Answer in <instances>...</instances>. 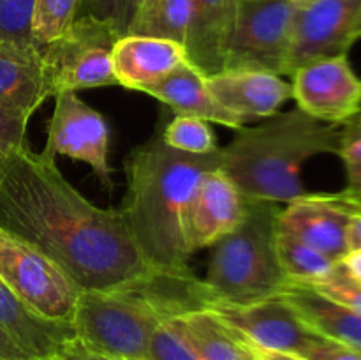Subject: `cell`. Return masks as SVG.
Masks as SVG:
<instances>
[{
  "label": "cell",
  "mask_w": 361,
  "mask_h": 360,
  "mask_svg": "<svg viewBox=\"0 0 361 360\" xmlns=\"http://www.w3.org/2000/svg\"><path fill=\"white\" fill-rule=\"evenodd\" d=\"M0 228L55 260L81 292L130 284L154 270L122 210L90 203L46 159L25 147L0 172Z\"/></svg>",
  "instance_id": "cell-1"
},
{
  "label": "cell",
  "mask_w": 361,
  "mask_h": 360,
  "mask_svg": "<svg viewBox=\"0 0 361 360\" xmlns=\"http://www.w3.org/2000/svg\"><path fill=\"white\" fill-rule=\"evenodd\" d=\"M164 126L126 159L127 198L120 208L145 260L157 270L187 272L185 214L201 176L221 168V147L194 155L166 145Z\"/></svg>",
  "instance_id": "cell-2"
},
{
  "label": "cell",
  "mask_w": 361,
  "mask_h": 360,
  "mask_svg": "<svg viewBox=\"0 0 361 360\" xmlns=\"http://www.w3.org/2000/svg\"><path fill=\"white\" fill-rule=\"evenodd\" d=\"M214 293L192 270H154L113 289L81 292L74 311L76 341L88 352L145 360L154 332L164 321L204 311Z\"/></svg>",
  "instance_id": "cell-3"
},
{
  "label": "cell",
  "mask_w": 361,
  "mask_h": 360,
  "mask_svg": "<svg viewBox=\"0 0 361 360\" xmlns=\"http://www.w3.org/2000/svg\"><path fill=\"white\" fill-rule=\"evenodd\" d=\"M238 133L221 148V169L250 200L291 203L307 196L300 169L319 154H338L342 124H328L300 108L275 113Z\"/></svg>",
  "instance_id": "cell-4"
},
{
  "label": "cell",
  "mask_w": 361,
  "mask_h": 360,
  "mask_svg": "<svg viewBox=\"0 0 361 360\" xmlns=\"http://www.w3.org/2000/svg\"><path fill=\"white\" fill-rule=\"evenodd\" d=\"M279 215L275 201L247 198L242 222L215 244L203 279L217 302H257L288 284L277 253Z\"/></svg>",
  "instance_id": "cell-5"
},
{
  "label": "cell",
  "mask_w": 361,
  "mask_h": 360,
  "mask_svg": "<svg viewBox=\"0 0 361 360\" xmlns=\"http://www.w3.org/2000/svg\"><path fill=\"white\" fill-rule=\"evenodd\" d=\"M296 0H236L222 71H267L288 76Z\"/></svg>",
  "instance_id": "cell-6"
},
{
  "label": "cell",
  "mask_w": 361,
  "mask_h": 360,
  "mask_svg": "<svg viewBox=\"0 0 361 360\" xmlns=\"http://www.w3.org/2000/svg\"><path fill=\"white\" fill-rule=\"evenodd\" d=\"M0 277L41 316L73 323L81 289L34 244L0 228Z\"/></svg>",
  "instance_id": "cell-7"
},
{
  "label": "cell",
  "mask_w": 361,
  "mask_h": 360,
  "mask_svg": "<svg viewBox=\"0 0 361 360\" xmlns=\"http://www.w3.org/2000/svg\"><path fill=\"white\" fill-rule=\"evenodd\" d=\"M122 34L102 21L78 16L69 30L39 48L46 80L53 95L116 83L113 73V46Z\"/></svg>",
  "instance_id": "cell-8"
},
{
  "label": "cell",
  "mask_w": 361,
  "mask_h": 360,
  "mask_svg": "<svg viewBox=\"0 0 361 360\" xmlns=\"http://www.w3.org/2000/svg\"><path fill=\"white\" fill-rule=\"evenodd\" d=\"M53 97L55 108L41 154L46 159L66 155L85 162L106 189H113V169L108 161L109 129L104 116L78 97L76 92H60Z\"/></svg>",
  "instance_id": "cell-9"
},
{
  "label": "cell",
  "mask_w": 361,
  "mask_h": 360,
  "mask_svg": "<svg viewBox=\"0 0 361 360\" xmlns=\"http://www.w3.org/2000/svg\"><path fill=\"white\" fill-rule=\"evenodd\" d=\"M360 37L361 0H298L288 76L312 60L348 55Z\"/></svg>",
  "instance_id": "cell-10"
},
{
  "label": "cell",
  "mask_w": 361,
  "mask_h": 360,
  "mask_svg": "<svg viewBox=\"0 0 361 360\" xmlns=\"http://www.w3.org/2000/svg\"><path fill=\"white\" fill-rule=\"evenodd\" d=\"M293 99L307 115L344 124L361 112V80L348 55L324 56L293 71Z\"/></svg>",
  "instance_id": "cell-11"
},
{
  "label": "cell",
  "mask_w": 361,
  "mask_h": 360,
  "mask_svg": "<svg viewBox=\"0 0 361 360\" xmlns=\"http://www.w3.org/2000/svg\"><path fill=\"white\" fill-rule=\"evenodd\" d=\"M208 309L236 337L256 348L302 355L316 337L281 295L250 304L214 302Z\"/></svg>",
  "instance_id": "cell-12"
},
{
  "label": "cell",
  "mask_w": 361,
  "mask_h": 360,
  "mask_svg": "<svg viewBox=\"0 0 361 360\" xmlns=\"http://www.w3.org/2000/svg\"><path fill=\"white\" fill-rule=\"evenodd\" d=\"M247 198L233 180L214 168L201 176L185 214V242L189 253L215 246L231 233L245 215Z\"/></svg>",
  "instance_id": "cell-13"
},
{
  "label": "cell",
  "mask_w": 361,
  "mask_h": 360,
  "mask_svg": "<svg viewBox=\"0 0 361 360\" xmlns=\"http://www.w3.org/2000/svg\"><path fill=\"white\" fill-rule=\"evenodd\" d=\"M353 214L356 212L342 203L335 193L307 194L281 210L279 228L338 263L349 253L348 229Z\"/></svg>",
  "instance_id": "cell-14"
},
{
  "label": "cell",
  "mask_w": 361,
  "mask_h": 360,
  "mask_svg": "<svg viewBox=\"0 0 361 360\" xmlns=\"http://www.w3.org/2000/svg\"><path fill=\"white\" fill-rule=\"evenodd\" d=\"M219 104L247 122L268 119L293 97V87L279 74L267 71H221L207 78Z\"/></svg>",
  "instance_id": "cell-15"
},
{
  "label": "cell",
  "mask_w": 361,
  "mask_h": 360,
  "mask_svg": "<svg viewBox=\"0 0 361 360\" xmlns=\"http://www.w3.org/2000/svg\"><path fill=\"white\" fill-rule=\"evenodd\" d=\"M187 60L189 55L183 44L147 35H122L111 53L116 83L140 92L171 74Z\"/></svg>",
  "instance_id": "cell-16"
},
{
  "label": "cell",
  "mask_w": 361,
  "mask_h": 360,
  "mask_svg": "<svg viewBox=\"0 0 361 360\" xmlns=\"http://www.w3.org/2000/svg\"><path fill=\"white\" fill-rule=\"evenodd\" d=\"M0 328L32 359L56 360L76 339L73 323L55 321L32 311L0 277Z\"/></svg>",
  "instance_id": "cell-17"
},
{
  "label": "cell",
  "mask_w": 361,
  "mask_h": 360,
  "mask_svg": "<svg viewBox=\"0 0 361 360\" xmlns=\"http://www.w3.org/2000/svg\"><path fill=\"white\" fill-rule=\"evenodd\" d=\"M48 97L51 90L37 46L0 41V108L32 116Z\"/></svg>",
  "instance_id": "cell-18"
},
{
  "label": "cell",
  "mask_w": 361,
  "mask_h": 360,
  "mask_svg": "<svg viewBox=\"0 0 361 360\" xmlns=\"http://www.w3.org/2000/svg\"><path fill=\"white\" fill-rule=\"evenodd\" d=\"M279 295L312 334L361 353V316L316 288L288 281Z\"/></svg>",
  "instance_id": "cell-19"
},
{
  "label": "cell",
  "mask_w": 361,
  "mask_h": 360,
  "mask_svg": "<svg viewBox=\"0 0 361 360\" xmlns=\"http://www.w3.org/2000/svg\"><path fill=\"white\" fill-rule=\"evenodd\" d=\"M143 92L164 102L176 115L196 116L231 129H242L245 124L242 119L228 112L224 106L219 104L208 88L207 76L190 60L162 78L161 81L145 88Z\"/></svg>",
  "instance_id": "cell-20"
},
{
  "label": "cell",
  "mask_w": 361,
  "mask_h": 360,
  "mask_svg": "<svg viewBox=\"0 0 361 360\" xmlns=\"http://www.w3.org/2000/svg\"><path fill=\"white\" fill-rule=\"evenodd\" d=\"M194 7L196 20L187 42V55L208 78L224 69L236 0H194Z\"/></svg>",
  "instance_id": "cell-21"
},
{
  "label": "cell",
  "mask_w": 361,
  "mask_h": 360,
  "mask_svg": "<svg viewBox=\"0 0 361 360\" xmlns=\"http://www.w3.org/2000/svg\"><path fill=\"white\" fill-rule=\"evenodd\" d=\"M194 20V0H137L127 34L168 39L187 48Z\"/></svg>",
  "instance_id": "cell-22"
},
{
  "label": "cell",
  "mask_w": 361,
  "mask_h": 360,
  "mask_svg": "<svg viewBox=\"0 0 361 360\" xmlns=\"http://www.w3.org/2000/svg\"><path fill=\"white\" fill-rule=\"evenodd\" d=\"M171 321L200 360H250L245 344L210 309L183 314Z\"/></svg>",
  "instance_id": "cell-23"
},
{
  "label": "cell",
  "mask_w": 361,
  "mask_h": 360,
  "mask_svg": "<svg viewBox=\"0 0 361 360\" xmlns=\"http://www.w3.org/2000/svg\"><path fill=\"white\" fill-rule=\"evenodd\" d=\"M277 253L286 277L300 284H317L323 282L337 270L338 263L310 247L303 240L286 229L279 228L277 222Z\"/></svg>",
  "instance_id": "cell-24"
},
{
  "label": "cell",
  "mask_w": 361,
  "mask_h": 360,
  "mask_svg": "<svg viewBox=\"0 0 361 360\" xmlns=\"http://www.w3.org/2000/svg\"><path fill=\"white\" fill-rule=\"evenodd\" d=\"M80 0H35L32 14V41L37 48L66 34L78 18Z\"/></svg>",
  "instance_id": "cell-25"
},
{
  "label": "cell",
  "mask_w": 361,
  "mask_h": 360,
  "mask_svg": "<svg viewBox=\"0 0 361 360\" xmlns=\"http://www.w3.org/2000/svg\"><path fill=\"white\" fill-rule=\"evenodd\" d=\"M337 155H341L345 164L348 186L341 193H335V196L358 214L361 212V112L342 124L341 148Z\"/></svg>",
  "instance_id": "cell-26"
},
{
  "label": "cell",
  "mask_w": 361,
  "mask_h": 360,
  "mask_svg": "<svg viewBox=\"0 0 361 360\" xmlns=\"http://www.w3.org/2000/svg\"><path fill=\"white\" fill-rule=\"evenodd\" d=\"M162 138L166 145L171 148L194 155L212 154L219 148L214 131L208 126L207 120L196 119V116L176 115L162 129Z\"/></svg>",
  "instance_id": "cell-27"
},
{
  "label": "cell",
  "mask_w": 361,
  "mask_h": 360,
  "mask_svg": "<svg viewBox=\"0 0 361 360\" xmlns=\"http://www.w3.org/2000/svg\"><path fill=\"white\" fill-rule=\"evenodd\" d=\"M35 0H0V41L34 44L32 14Z\"/></svg>",
  "instance_id": "cell-28"
},
{
  "label": "cell",
  "mask_w": 361,
  "mask_h": 360,
  "mask_svg": "<svg viewBox=\"0 0 361 360\" xmlns=\"http://www.w3.org/2000/svg\"><path fill=\"white\" fill-rule=\"evenodd\" d=\"M136 4L137 0H80L78 16L94 18L126 35Z\"/></svg>",
  "instance_id": "cell-29"
},
{
  "label": "cell",
  "mask_w": 361,
  "mask_h": 360,
  "mask_svg": "<svg viewBox=\"0 0 361 360\" xmlns=\"http://www.w3.org/2000/svg\"><path fill=\"white\" fill-rule=\"evenodd\" d=\"M145 360H200L182 332L171 320L164 321L152 335Z\"/></svg>",
  "instance_id": "cell-30"
},
{
  "label": "cell",
  "mask_w": 361,
  "mask_h": 360,
  "mask_svg": "<svg viewBox=\"0 0 361 360\" xmlns=\"http://www.w3.org/2000/svg\"><path fill=\"white\" fill-rule=\"evenodd\" d=\"M30 116L13 109L0 108V172L4 164L27 147V126Z\"/></svg>",
  "instance_id": "cell-31"
},
{
  "label": "cell",
  "mask_w": 361,
  "mask_h": 360,
  "mask_svg": "<svg viewBox=\"0 0 361 360\" xmlns=\"http://www.w3.org/2000/svg\"><path fill=\"white\" fill-rule=\"evenodd\" d=\"M312 288L324 293V295L330 296V299L337 300V302L344 304L345 307H349V309L355 311L356 314L361 316V286L356 284L355 281H351V279L342 272L341 265H338L337 270H335L326 281L312 284Z\"/></svg>",
  "instance_id": "cell-32"
},
{
  "label": "cell",
  "mask_w": 361,
  "mask_h": 360,
  "mask_svg": "<svg viewBox=\"0 0 361 360\" xmlns=\"http://www.w3.org/2000/svg\"><path fill=\"white\" fill-rule=\"evenodd\" d=\"M302 356H305L307 360H361V353L356 349L338 344L330 339H323L319 335H316L309 342Z\"/></svg>",
  "instance_id": "cell-33"
},
{
  "label": "cell",
  "mask_w": 361,
  "mask_h": 360,
  "mask_svg": "<svg viewBox=\"0 0 361 360\" xmlns=\"http://www.w3.org/2000/svg\"><path fill=\"white\" fill-rule=\"evenodd\" d=\"M56 360H129V359H116V356H106L99 355V353L88 352L87 348L80 344V342L74 339L73 342L63 348V352L56 356Z\"/></svg>",
  "instance_id": "cell-34"
},
{
  "label": "cell",
  "mask_w": 361,
  "mask_h": 360,
  "mask_svg": "<svg viewBox=\"0 0 361 360\" xmlns=\"http://www.w3.org/2000/svg\"><path fill=\"white\" fill-rule=\"evenodd\" d=\"M342 272L348 275L351 281H355L356 284L361 286V247H356V249H351L341 261Z\"/></svg>",
  "instance_id": "cell-35"
},
{
  "label": "cell",
  "mask_w": 361,
  "mask_h": 360,
  "mask_svg": "<svg viewBox=\"0 0 361 360\" xmlns=\"http://www.w3.org/2000/svg\"><path fill=\"white\" fill-rule=\"evenodd\" d=\"M240 341H242V339H240ZM243 344H245L247 352H249L250 360H307L305 356L298 355V353L275 352V349L256 348V346H250V344H247V342H243Z\"/></svg>",
  "instance_id": "cell-36"
},
{
  "label": "cell",
  "mask_w": 361,
  "mask_h": 360,
  "mask_svg": "<svg viewBox=\"0 0 361 360\" xmlns=\"http://www.w3.org/2000/svg\"><path fill=\"white\" fill-rule=\"evenodd\" d=\"M0 359L4 360H37L32 359L27 352L20 348L6 332L0 328Z\"/></svg>",
  "instance_id": "cell-37"
},
{
  "label": "cell",
  "mask_w": 361,
  "mask_h": 360,
  "mask_svg": "<svg viewBox=\"0 0 361 360\" xmlns=\"http://www.w3.org/2000/svg\"><path fill=\"white\" fill-rule=\"evenodd\" d=\"M348 240H349V251L361 247V212L353 214L351 221H349L348 229Z\"/></svg>",
  "instance_id": "cell-38"
},
{
  "label": "cell",
  "mask_w": 361,
  "mask_h": 360,
  "mask_svg": "<svg viewBox=\"0 0 361 360\" xmlns=\"http://www.w3.org/2000/svg\"><path fill=\"white\" fill-rule=\"evenodd\" d=\"M0 360H4V359H0Z\"/></svg>",
  "instance_id": "cell-39"
},
{
  "label": "cell",
  "mask_w": 361,
  "mask_h": 360,
  "mask_svg": "<svg viewBox=\"0 0 361 360\" xmlns=\"http://www.w3.org/2000/svg\"><path fill=\"white\" fill-rule=\"evenodd\" d=\"M296 2H298V0H296Z\"/></svg>",
  "instance_id": "cell-40"
}]
</instances>
